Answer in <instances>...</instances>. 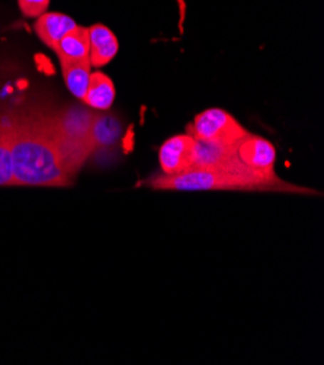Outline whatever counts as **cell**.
<instances>
[{
	"mask_svg": "<svg viewBox=\"0 0 324 365\" xmlns=\"http://www.w3.org/2000/svg\"><path fill=\"white\" fill-rule=\"evenodd\" d=\"M18 6L25 18H38L47 12L50 0H18Z\"/></svg>",
	"mask_w": 324,
	"mask_h": 365,
	"instance_id": "obj_15",
	"label": "cell"
},
{
	"mask_svg": "<svg viewBox=\"0 0 324 365\" xmlns=\"http://www.w3.org/2000/svg\"><path fill=\"white\" fill-rule=\"evenodd\" d=\"M61 71L67 89L76 98L83 99L92 75L90 60L64 61L61 63Z\"/></svg>",
	"mask_w": 324,
	"mask_h": 365,
	"instance_id": "obj_12",
	"label": "cell"
},
{
	"mask_svg": "<svg viewBox=\"0 0 324 365\" xmlns=\"http://www.w3.org/2000/svg\"><path fill=\"white\" fill-rule=\"evenodd\" d=\"M237 156V144H220L195 140L192 169L220 168Z\"/></svg>",
	"mask_w": 324,
	"mask_h": 365,
	"instance_id": "obj_7",
	"label": "cell"
},
{
	"mask_svg": "<svg viewBox=\"0 0 324 365\" xmlns=\"http://www.w3.org/2000/svg\"><path fill=\"white\" fill-rule=\"evenodd\" d=\"M150 187L162 191H286L311 192L286 184L278 176H263L249 169L237 156L220 168L191 169L181 175H164L152 180Z\"/></svg>",
	"mask_w": 324,
	"mask_h": 365,
	"instance_id": "obj_2",
	"label": "cell"
},
{
	"mask_svg": "<svg viewBox=\"0 0 324 365\" xmlns=\"http://www.w3.org/2000/svg\"><path fill=\"white\" fill-rule=\"evenodd\" d=\"M54 51L57 53V57L60 58L61 63L89 60V56H90L89 28L78 25L75 29H71L54 47Z\"/></svg>",
	"mask_w": 324,
	"mask_h": 365,
	"instance_id": "obj_10",
	"label": "cell"
},
{
	"mask_svg": "<svg viewBox=\"0 0 324 365\" xmlns=\"http://www.w3.org/2000/svg\"><path fill=\"white\" fill-rule=\"evenodd\" d=\"M120 134V124L113 117H96L92 128V137L95 148L113 143Z\"/></svg>",
	"mask_w": 324,
	"mask_h": 365,
	"instance_id": "obj_14",
	"label": "cell"
},
{
	"mask_svg": "<svg viewBox=\"0 0 324 365\" xmlns=\"http://www.w3.org/2000/svg\"><path fill=\"white\" fill-rule=\"evenodd\" d=\"M114 82L100 71H93L89 79L83 102L93 109H110L115 101Z\"/></svg>",
	"mask_w": 324,
	"mask_h": 365,
	"instance_id": "obj_11",
	"label": "cell"
},
{
	"mask_svg": "<svg viewBox=\"0 0 324 365\" xmlns=\"http://www.w3.org/2000/svg\"><path fill=\"white\" fill-rule=\"evenodd\" d=\"M195 138L189 134L174 135L166 140L159 152V162L164 175H181L192 169Z\"/></svg>",
	"mask_w": 324,
	"mask_h": 365,
	"instance_id": "obj_6",
	"label": "cell"
},
{
	"mask_svg": "<svg viewBox=\"0 0 324 365\" xmlns=\"http://www.w3.org/2000/svg\"><path fill=\"white\" fill-rule=\"evenodd\" d=\"M78 24L70 16L60 12H46L37 18L33 24V31L40 36V40L50 48L60 43V40L71 29H75Z\"/></svg>",
	"mask_w": 324,
	"mask_h": 365,
	"instance_id": "obj_9",
	"label": "cell"
},
{
	"mask_svg": "<svg viewBox=\"0 0 324 365\" xmlns=\"http://www.w3.org/2000/svg\"><path fill=\"white\" fill-rule=\"evenodd\" d=\"M237 158L251 170L273 178L276 150L273 144L259 135L247 134L237 144Z\"/></svg>",
	"mask_w": 324,
	"mask_h": 365,
	"instance_id": "obj_5",
	"label": "cell"
},
{
	"mask_svg": "<svg viewBox=\"0 0 324 365\" xmlns=\"http://www.w3.org/2000/svg\"><path fill=\"white\" fill-rule=\"evenodd\" d=\"M89 40H90V64L93 67H102L111 63L118 54L120 43L115 34L102 24L92 25L89 28Z\"/></svg>",
	"mask_w": 324,
	"mask_h": 365,
	"instance_id": "obj_8",
	"label": "cell"
},
{
	"mask_svg": "<svg viewBox=\"0 0 324 365\" xmlns=\"http://www.w3.org/2000/svg\"><path fill=\"white\" fill-rule=\"evenodd\" d=\"M96 115L85 108H70L51 117V128L64 170L71 178L96 150L92 128Z\"/></svg>",
	"mask_w": 324,
	"mask_h": 365,
	"instance_id": "obj_3",
	"label": "cell"
},
{
	"mask_svg": "<svg viewBox=\"0 0 324 365\" xmlns=\"http://www.w3.org/2000/svg\"><path fill=\"white\" fill-rule=\"evenodd\" d=\"M11 124V155L15 187H67L51 128V117L16 118Z\"/></svg>",
	"mask_w": 324,
	"mask_h": 365,
	"instance_id": "obj_1",
	"label": "cell"
},
{
	"mask_svg": "<svg viewBox=\"0 0 324 365\" xmlns=\"http://www.w3.org/2000/svg\"><path fill=\"white\" fill-rule=\"evenodd\" d=\"M0 187H15L11 155V124L0 120Z\"/></svg>",
	"mask_w": 324,
	"mask_h": 365,
	"instance_id": "obj_13",
	"label": "cell"
},
{
	"mask_svg": "<svg viewBox=\"0 0 324 365\" xmlns=\"http://www.w3.org/2000/svg\"><path fill=\"white\" fill-rule=\"evenodd\" d=\"M188 134L202 141L239 144L249 133L224 109L211 108L195 117L194 123L188 127Z\"/></svg>",
	"mask_w": 324,
	"mask_h": 365,
	"instance_id": "obj_4",
	"label": "cell"
}]
</instances>
